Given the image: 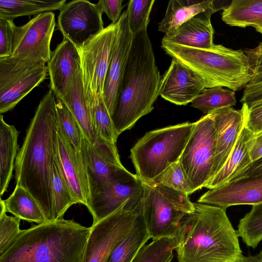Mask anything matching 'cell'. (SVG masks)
I'll list each match as a JSON object with an SVG mask.
<instances>
[{"mask_svg":"<svg viewBox=\"0 0 262 262\" xmlns=\"http://www.w3.org/2000/svg\"><path fill=\"white\" fill-rule=\"evenodd\" d=\"M55 107L58 128L74 147L78 151H81L84 137L79 124L67 105L56 96Z\"/></svg>","mask_w":262,"mask_h":262,"instance_id":"35","label":"cell"},{"mask_svg":"<svg viewBox=\"0 0 262 262\" xmlns=\"http://www.w3.org/2000/svg\"><path fill=\"white\" fill-rule=\"evenodd\" d=\"M248 110L247 105L243 104L239 110L228 107L209 113L216 130L215 151L210 180L221 170L229 157L245 125Z\"/></svg>","mask_w":262,"mask_h":262,"instance_id":"17","label":"cell"},{"mask_svg":"<svg viewBox=\"0 0 262 262\" xmlns=\"http://www.w3.org/2000/svg\"><path fill=\"white\" fill-rule=\"evenodd\" d=\"M161 47L173 59L197 73L206 88L226 87L235 92L251 80L248 57L241 49L215 44L209 49H199L163 42Z\"/></svg>","mask_w":262,"mask_h":262,"instance_id":"5","label":"cell"},{"mask_svg":"<svg viewBox=\"0 0 262 262\" xmlns=\"http://www.w3.org/2000/svg\"><path fill=\"white\" fill-rule=\"evenodd\" d=\"M19 132L13 125L8 124L0 116V194L7 191L15 167L14 162L19 146Z\"/></svg>","mask_w":262,"mask_h":262,"instance_id":"25","label":"cell"},{"mask_svg":"<svg viewBox=\"0 0 262 262\" xmlns=\"http://www.w3.org/2000/svg\"><path fill=\"white\" fill-rule=\"evenodd\" d=\"M176 246L173 237L152 240L141 248L132 262H171Z\"/></svg>","mask_w":262,"mask_h":262,"instance_id":"36","label":"cell"},{"mask_svg":"<svg viewBox=\"0 0 262 262\" xmlns=\"http://www.w3.org/2000/svg\"><path fill=\"white\" fill-rule=\"evenodd\" d=\"M60 98L77 121L85 140L94 146L100 137L97 136L93 126L90 108L84 96L81 70L73 77L64 95Z\"/></svg>","mask_w":262,"mask_h":262,"instance_id":"24","label":"cell"},{"mask_svg":"<svg viewBox=\"0 0 262 262\" xmlns=\"http://www.w3.org/2000/svg\"><path fill=\"white\" fill-rule=\"evenodd\" d=\"M66 0H1L0 17L15 18L60 10Z\"/></svg>","mask_w":262,"mask_h":262,"instance_id":"30","label":"cell"},{"mask_svg":"<svg viewBox=\"0 0 262 262\" xmlns=\"http://www.w3.org/2000/svg\"><path fill=\"white\" fill-rule=\"evenodd\" d=\"M142 187L136 174L127 171L114 179L103 182L90 191L88 209L93 219V224L111 214L125 203L129 210L140 205Z\"/></svg>","mask_w":262,"mask_h":262,"instance_id":"11","label":"cell"},{"mask_svg":"<svg viewBox=\"0 0 262 262\" xmlns=\"http://www.w3.org/2000/svg\"><path fill=\"white\" fill-rule=\"evenodd\" d=\"M212 7L189 19L173 32L165 34L162 42L199 48L209 49L213 45L214 29L211 16Z\"/></svg>","mask_w":262,"mask_h":262,"instance_id":"22","label":"cell"},{"mask_svg":"<svg viewBox=\"0 0 262 262\" xmlns=\"http://www.w3.org/2000/svg\"><path fill=\"white\" fill-rule=\"evenodd\" d=\"M57 130L55 95L50 89L35 111L15 162L16 185L32 195L46 222L54 221L52 180Z\"/></svg>","mask_w":262,"mask_h":262,"instance_id":"1","label":"cell"},{"mask_svg":"<svg viewBox=\"0 0 262 262\" xmlns=\"http://www.w3.org/2000/svg\"><path fill=\"white\" fill-rule=\"evenodd\" d=\"M255 135L245 123L228 160L205 188L211 189L228 182L252 162L250 151Z\"/></svg>","mask_w":262,"mask_h":262,"instance_id":"23","label":"cell"},{"mask_svg":"<svg viewBox=\"0 0 262 262\" xmlns=\"http://www.w3.org/2000/svg\"><path fill=\"white\" fill-rule=\"evenodd\" d=\"M235 92L222 87L206 88L191 102V106L206 114L236 104Z\"/></svg>","mask_w":262,"mask_h":262,"instance_id":"31","label":"cell"},{"mask_svg":"<svg viewBox=\"0 0 262 262\" xmlns=\"http://www.w3.org/2000/svg\"><path fill=\"white\" fill-rule=\"evenodd\" d=\"M150 238L140 206L133 227L116 245L106 262H132L139 250Z\"/></svg>","mask_w":262,"mask_h":262,"instance_id":"28","label":"cell"},{"mask_svg":"<svg viewBox=\"0 0 262 262\" xmlns=\"http://www.w3.org/2000/svg\"><path fill=\"white\" fill-rule=\"evenodd\" d=\"M151 182L164 185L188 195L193 193L179 160L167 168Z\"/></svg>","mask_w":262,"mask_h":262,"instance_id":"38","label":"cell"},{"mask_svg":"<svg viewBox=\"0 0 262 262\" xmlns=\"http://www.w3.org/2000/svg\"><path fill=\"white\" fill-rule=\"evenodd\" d=\"M155 0H130L126 10L129 29L134 35L147 30Z\"/></svg>","mask_w":262,"mask_h":262,"instance_id":"37","label":"cell"},{"mask_svg":"<svg viewBox=\"0 0 262 262\" xmlns=\"http://www.w3.org/2000/svg\"><path fill=\"white\" fill-rule=\"evenodd\" d=\"M55 26V15L52 12L40 13L26 24L16 26L12 55L7 58L26 64L48 63L52 54L50 43Z\"/></svg>","mask_w":262,"mask_h":262,"instance_id":"10","label":"cell"},{"mask_svg":"<svg viewBox=\"0 0 262 262\" xmlns=\"http://www.w3.org/2000/svg\"><path fill=\"white\" fill-rule=\"evenodd\" d=\"M125 203L116 211L92 224L80 262H106L116 245L133 227L140 211Z\"/></svg>","mask_w":262,"mask_h":262,"instance_id":"9","label":"cell"},{"mask_svg":"<svg viewBox=\"0 0 262 262\" xmlns=\"http://www.w3.org/2000/svg\"><path fill=\"white\" fill-rule=\"evenodd\" d=\"M91 230L63 218L22 230L0 262H80Z\"/></svg>","mask_w":262,"mask_h":262,"instance_id":"4","label":"cell"},{"mask_svg":"<svg viewBox=\"0 0 262 262\" xmlns=\"http://www.w3.org/2000/svg\"><path fill=\"white\" fill-rule=\"evenodd\" d=\"M161 78L147 30L134 35L111 116L118 136L154 109Z\"/></svg>","mask_w":262,"mask_h":262,"instance_id":"3","label":"cell"},{"mask_svg":"<svg viewBox=\"0 0 262 262\" xmlns=\"http://www.w3.org/2000/svg\"><path fill=\"white\" fill-rule=\"evenodd\" d=\"M194 125L184 122L152 130L139 139L130 155L138 178L151 181L178 161Z\"/></svg>","mask_w":262,"mask_h":262,"instance_id":"6","label":"cell"},{"mask_svg":"<svg viewBox=\"0 0 262 262\" xmlns=\"http://www.w3.org/2000/svg\"><path fill=\"white\" fill-rule=\"evenodd\" d=\"M212 7V0H171L169 1L158 30L165 34L176 30L196 14Z\"/></svg>","mask_w":262,"mask_h":262,"instance_id":"27","label":"cell"},{"mask_svg":"<svg viewBox=\"0 0 262 262\" xmlns=\"http://www.w3.org/2000/svg\"><path fill=\"white\" fill-rule=\"evenodd\" d=\"M123 0H100L97 4L102 13H105L116 24L119 20L123 8Z\"/></svg>","mask_w":262,"mask_h":262,"instance_id":"43","label":"cell"},{"mask_svg":"<svg viewBox=\"0 0 262 262\" xmlns=\"http://www.w3.org/2000/svg\"><path fill=\"white\" fill-rule=\"evenodd\" d=\"M250 155L252 162L262 157V131L255 135Z\"/></svg>","mask_w":262,"mask_h":262,"instance_id":"46","label":"cell"},{"mask_svg":"<svg viewBox=\"0 0 262 262\" xmlns=\"http://www.w3.org/2000/svg\"><path fill=\"white\" fill-rule=\"evenodd\" d=\"M244 52L248 57L252 72V78L249 82L262 81V49L256 47L245 50Z\"/></svg>","mask_w":262,"mask_h":262,"instance_id":"42","label":"cell"},{"mask_svg":"<svg viewBox=\"0 0 262 262\" xmlns=\"http://www.w3.org/2000/svg\"><path fill=\"white\" fill-rule=\"evenodd\" d=\"M16 27L13 19L0 17V59L12 55Z\"/></svg>","mask_w":262,"mask_h":262,"instance_id":"40","label":"cell"},{"mask_svg":"<svg viewBox=\"0 0 262 262\" xmlns=\"http://www.w3.org/2000/svg\"><path fill=\"white\" fill-rule=\"evenodd\" d=\"M237 233L252 248L262 241V202L253 205L251 211L239 220Z\"/></svg>","mask_w":262,"mask_h":262,"instance_id":"34","label":"cell"},{"mask_svg":"<svg viewBox=\"0 0 262 262\" xmlns=\"http://www.w3.org/2000/svg\"><path fill=\"white\" fill-rule=\"evenodd\" d=\"M45 64H26L0 59V113L12 108L47 76Z\"/></svg>","mask_w":262,"mask_h":262,"instance_id":"13","label":"cell"},{"mask_svg":"<svg viewBox=\"0 0 262 262\" xmlns=\"http://www.w3.org/2000/svg\"><path fill=\"white\" fill-rule=\"evenodd\" d=\"M176 235L178 262H242L245 256L226 209L194 203Z\"/></svg>","mask_w":262,"mask_h":262,"instance_id":"2","label":"cell"},{"mask_svg":"<svg viewBox=\"0 0 262 262\" xmlns=\"http://www.w3.org/2000/svg\"><path fill=\"white\" fill-rule=\"evenodd\" d=\"M81 152L91 190L99 184L118 178L128 170L122 165L116 144L99 138L94 146L84 138Z\"/></svg>","mask_w":262,"mask_h":262,"instance_id":"15","label":"cell"},{"mask_svg":"<svg viewBox=\"0 0 262 262\" xmlns=\"http://www.w3.org/2000/svg\"><path fill=\"white\" fill-rule=\"evenodd\" d=\"M242 262H262V250L255 255L244 256Z\"/></svg>","mask_w":262,"mask_h":262,"instance_id":"47","label":"cell"},{"mask_svg":"<svg viewBox=\"0 0 262 262\" xmlns=\"http://www.w3.org/2000/svg\"><path fill=\"white\" fill-rule=\"evenodd\" d=\"M246 125L255 134L261 131L262 104L248 110Z\"/></svg>","mask_w":262,"mask_h":262,"instance_id":"44","label":"cell"},{"mask_svg":"<svg viewBox=\"0 0 262 262\" xmlns=\"http://www.w3.org/2000/svg\"><path fill=\"white\" fill-rule=\"evenodd\" d=\"M116 28V24L112 23L78 49L86 101L103 95Z\"/></svg>","mask_w":262,"mask_h":262,"instance_id":"12","label":"cell"},{"mask_svg":"<svg viewBox=\"0 0 262 262\" xmlns=\"http://www.w3.org/2000/svg\"><path fill=\"white\" fill-rule=\"evenodd\" d=\"M257 47L259 49H262V41L259 44V45L258 46H257Z\"/></svg>","mask_w":262,"mask_h":262,"instance_id":"48","label":"cell"},{"mask_svg":"<svg viewBox=\"0 0 262 262\" xmlns=\"http://www.w3.org/2000/svg\"><path fill=\"white\" fill-rule=\"evenodd\" d=\"M133 39V34L129 29L127 13L125 10L116 24L104 87L103 97L111 116L115 107Z\"/></svg>","mask_w":262,"mask_h":262,"instance_id":"16","label":"cell"},{"mask_svg":"<svg viewBox=\"0 0 262 262\" xmlns=\"http://www.w3.org/2000/svg\"><path fill=\"white\" fill-rule=\"evenodd\" d=\"M216 144V130L210 114L195 122L193 130L179 159L192 192L209 181Z\"/></svg>","mask_w":262,"mask_h":262,"instance_id":"8","label":"cell"},{"mask_svg":"<svg viewBox=\"0 0 262 262\" xmlns=\"http://www.w3.org/2000/svg\"><path fill=\"white\" fill-rule=\"evenodd\" d=\"M86 103L90 108L93 126L97 136L116 144L118 136L103 96L92 97Z\"/></svg>","mask_w":262,"mask_h":262,"instance_id":"33","label":"cell"},{"mask_svg":"<svg viewBox=\"0 0 262 262\" xmlns=\"http://www.w3.org/2000/svg\"><path fill=\"white\" fill-rule=\"evenodd\" d=\"M259 174H262V157L252 162L229 181L246 176Z\"/></svg>","mask_w":262,"mask_h":262,"instance_id":"45","label":"cell"},{"mask_svg":"<svg viewBox=\"0 0 262 262\" xmlns=\"http://www.w3.org/2000/svg\"><path fill=\"white\" fill-rule=\"evenodd\" d=\"M47 69L50 89L55 96L62 97L73 77L81 70L78 49L69 40L63 39L52 52Z\"/></svg>","mask_w":262,"mask_h":262,"instance_id":"21","label":"cell"},{"mask_svg":"<svg viewBox=\"0 0 262 262\" xmlns=\"http://www.w3.org/2000/svg\"><path fill=\"white\" fill-rule=\"evenodd\" d=\"M53 170L52 190L54 221L63 218L66 211L72 205L78 204V202L72 194L64 179L57 161V154Z\"/></svg>","mask_w":262,"mask_h":262,"instance_id":"32","label":"cell"},{"mask_svg":"<svg viewBox=\"0 0 262 262\" xmlns=\"http://www.w3.org/2000/svg\"><path fill=\"white\" fill-rule=\"evenodd\" d=\"M206 89L202 78L180 61L173 59L161 78L159 95L178 105H186Z\"/></svg>","mask_w":262,"mask_h":262,"instance_id":"18","label":"cell"},{"mask_svg":"<svg viewBox=\"0 0 262 262\" xmlns=\"http://www.w3.org/2000/svg\"><path fill=\"white\" fill-rule=\"evenodd\" d=\"M57 159L72 194L78 204L88 208L90 189L81 152L74 147L58 127Z\"/></svg>","mask_w":262,"mask_h":262,"instance_id":"20","label":"cell"},{"mask_svg":"<svg viewBox=\"0 0 262 262\" xmlns=\"http://www.w3.org/2000/svg\"><path fill=\"white\" fill-rule=\"evenodd\" d=\"M241 102L246 104L249 109L261 104L262 81L246 84Z\"/></svg>","mask_w":262,"mask_h":262,"instance_id":"41","label":"cell"},{"mask_svg":"<svg viewBox=\"0 0 262 262\" xmlns=\"http://www.w3.org/2000/svg\"><path fill=\"white\" fill-rule=\"evenodd\" d=\"M140 181L142 187L141 209L150 238L173 237L182 219L193 212L194 203L181 191Z\"/></svg>","mask_w":262,"mask_h":262,"instance_id":"7","label":"cell"},{"mask_svg":"<svg viewBox=\"0 0 262 262\" xmlns=\"http://www.w3.org/2000/svg\"><path fill=\"white\" fill-rule=\"evenodd\" d=\"M262 202V174L251 175L229 181L209 189L198 203L224 209L239 205H254Z\"/></svg>","mask_w":262,"mask_h":262,"instance_id":"19","label":"cell"},{"mask_svg":"<svg viewBox=\"0 0 262 262\" xmlns=\"http://www.w3.org/2000/svg\"><path fill=\"white\" fill-rule=\"evenodd\" d=\"M6 212L31 223L46 222L45 216L32 195L24 188L16 185L12 193L3 200Z\"/></svg>","mask_w":262,"mask_h":262,"instance_id":"29","label":"cell"},{"mask_svg":"<svg viewBox=\"0 0 262 262\" xmlns=\"http://www.w3.org/2000/svg\"><path fill=\"white\" fill-rule=\"evenodd\" d=\"M261 131H262V130H261Z\"/></svg>","mask_w":262,"mask_h":262,"instance_id":"49","label":"cell"},{"mask_svg":"<svg viewBox=\"0 0 262 262\" xmlns=\"http://www.w3.org/2000/svg\"><path fill=\"white\" fill-rule=\"evenodd\" d=\"M102 14L97 4L72 1L60 9L57 26L63 39L79 49L104 29Z\"/></svg>","mask_w":262,"mask_h":262,"instance_id":"14","label":"cell"},{"mask_svg":"<svg viewBox=\"0 0 262 262\" xmlns=\"http://www.w3.org/2000/svg\"><path fill=\"white\" fill-rule=\"evenodd\" d=\"M0 201V256L12 245L22 230L19 228L20 219L6 214L3 200Z\"/></svg>","mask_w":262,"mask_h":262,"instance_id":"39","label":"cell"},{"mask_svg":"<svg viewBox=\"0 0 262 262\" xmlns=\"http://www.w3.org/2000/svg\"><path fill=\"white\" fill-rule=\"evenodd\" d=\"M222 19L231 26L253 27L262 34V0H233L224 8Z\"/></svg>","mask_w":262,"mask_h":262,"instance_id":"26","label":"cell"}]
</instances>
